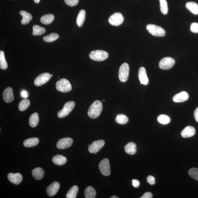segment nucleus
Returning <instances> with one entry per match:
<instances>
[{"label":"nucleus","mask_w":198,"mask_h":198,"mask_svg":"<svg viewBox=\"0 0 198 198\" xmlns=\"http://www.w3.org/2000/svg\"><path fill=\"white\" fill-rule=\"evenodd\" d=\"M66 5L70 6H74L78 5L79 0H64Z\"/></svg>","instance_id":"38"},{"label":"nucleus","mask_w":198,"mask_h":198,"mask_svg":"<svg viewBox=\"0 0 198 198\" xmlns=\"http://www.w3.org/2000/svg\"><path fill=\"white\" fill-rule=\"evenodd\" d=\"M39 122L38 114L36 112L32 114L29 118V124L30 126L32 128H34L37 126Z\"/></svg>","instance_id":"24"},{"label":"nucleus","mask_w":198,"mask_h":198,"mask_svg":"<svg viewBox=\"0 0 198 198\" xmlns=\"http://www.w3.org/2000/svg\"><path fill=\"white\" fill-rule=\"evenodd\" d=\"M158 121L161 124H166L170 122V118L168 116L165 115H161L158 117Z\"/></svg>","instance_id":"35"},{"label":"nucleus","mask_w":198,"mask_h":198,"mask_svg":"<svg viewBox=\"0 0 198 198\" xmlns=\"http://www.w3.org/2000/svg\"><path fill=\"white\" fill-rule=\"evenodd\" d=\"M85 195L86 198H95L96 196V192L93 187L89 186L86 188Z\"/></svg>","instance_id":"27"},{"label":"nucleus","mask_w":198,"mask_h":198,"mask_svg":"<svg viewBox=\"0 0 198 198\" xmlns=\"http://www.w3.org/2000/svg\"><path fill=\"white\" fill-rule=\"evenodd\" d=\"M46 32V29L38 25H35L33 27L32 34L34 36H39L44 34Z\"/></svg>","instance_id":"30"},{"label":"nucleus","mask_w":198,"mask_h":198,"mask_svg":"<svg viewBox=\"0 0 198 198\" xmlns=\"http://www.w3.org/2000/svg\"><path fill=\"white\" fill-rule=\"evenodd\" d=\"M160 11L163 15L167 14L168 12V7L167 2L166 0H159Z\"/></svg>","instance_id":"36"},{"label":"nucleus","mask_w":198,"mask_h":198,"mask_svg":"<svg viewBox=\"0 0 198 198\" xmlns=\"http://www.w3.org/2000/svg\"><path fill=\"white\" fill-rule=\"evenodd\" d=\"M153 197L152 194L151 192H146L144 194L141 198H152Z\"/></svg>","instance_id":"42"},{"label":"nucleus","mask_w":198,"mask_h":198,"mask_svg":"<svg viewBox=\"0 0 198 198\" xmlns=\"http://www.w3.org/2000/svg\"><path fill=\"white\" fill-rule=\"evenodd\" d=\"M51 78V75L48 73H44L40 74L37 77L34 81L35 86H40L45 84L49 81Z\"/></svg>","instance_id":"12"},{"label":"nucleus","mask_w":198,"mask_h":198,"mask_svg":"<svg viewBox=\"0 0 198 198\" xmlns=\"http://www.w3.org/2000/svg\"><path fill=\"white\" fill-rule=\"evenodd\" d=\"M30 102L29 99H25L22 100L19 105V109L20 111H23L28 108L29 105H30Z\"/></svg>","instance_id":"33"},{"label":"nucleus","mask_w":198,"mask_h":198,"mask_svg":"<svg viewBox=\"0 0 198 198\" xmlns=\"http://www.w3.org/2000/svg\"><path fill=\"white\" fill-rule=\"evenodd\" d=\"M138 76L141 84L144 85H148L149 83V79L145 68L141 67L139 69Z\"/></svg>","instance_id":"16"},{"label":"nucleus","mask_w":198,"mask_h":198,"mask_svg":"<svg viewBox=\"0 0 198 198\" xmlns=\"http://www.w3.org/2000/svg\"><path fill=\"white\" fill-rule=\"evenodd\" d=\"M54 16L52 14H47L43 15L40 19L41 22L44 24L48 25L53 21Z\"/></svg>","instance_id":"29"},{"label":"nucleus","mask_w":198,"mask_h":198,"mask_svg":"<svg viewBox=\"0 0 198 198\" xmlns=\"http://www.w3.org/2000/svg\"><path fill=\"white\" fill-rule=\"evenodd\" d=\"M100 171L103 175L109 176L111 174V167L108 159L105 158L101 161L99 166Z\"/></svg>","instance_id":"7"},{"label":"nucleus","mask_w":198,"mask_h":198,"mask_svg":"<svg viewBox=\"0 0 198 198\" xmlns=\"http://www.w3.org/2000/svg\"><path fill=\"white\" fill-rule=\"evenodd\" d=\"M132 184L133 187L135 188H138L140 185V182L137 179H133Z\"/></svg>","instance_id":"41"},{"label":"nucleus","mask_w":198,"mask_h":198,"mask_svg":"<svg viewBox=\"0 0 198 198\" xmlns=\"http://www.w3.org/2000/svg\"><path fill=\"white\" fill-rule=\"evenodd\" d=\"M79 191V187L77 186H73L69 190L66 195V198H76Z\"/></svg>","instance_id":"28"},{"label":"nucleus","mask_w":198,"mask_h":198,"mask_svg":"<svg viewBox=\"0 0 198 198\" xmlns=\"http://www.w3.org/2000/svg\"><path fill=\"white\" fill-rule=\"evenodd\" d=\"M105 142L103 140H99L93 142L91 145H89V152L91 154H97L104 145Z\"/></svg>","instance_id":"10"},{"label":"nucleus","mask_w":198,"mask_h":198,"mask_svg":"<svg viewBox=\"0 0 198 198\" xmlns=\"http://www.w3.org/2000/svg\"><path fill=\"white\" fill-rule=\"evenodd\" d=\"M147 180L148 183L150 184V185H153L155 183V179L153 176H148L147 178Z\"/></svg>","instance_id":"40"},{"label":"nucleus","mask_w":198,"mask_h":198,"mask_svg":"<svg viewBox=\"0 0 198 198\" xmlns=\"http://www.w3.org/2000/svg\"><path fill=\"white\" fill-rule=\"evenodd\" d=\"M40 141L39 139L37 138H32L25 140L23 142V145L26 147H32L37 145Z\"/></svg>","instance_id":"23"},{"label":"nucleus","mask_w":198,"mask_h":198,"mask_svg":"<svg viewBox=\"0 0 198 198\" xmlns=\"http://www.w3.org/2000/svg\"><path fill=\"white\" fill-rule=\"evenodd\" d=\"M52 161L57 165L62 166L66 163L67 160L65 157L58 154L53 157Z\"/></svg>","instance_id":"19"},{"label":"nucleus","mask_w":198,"mask_h":198,"mask_svg":"<svg viewBox=\"0 0 198 198\" xmlns=\"http://www.w3.org/2000/svg\"><path fill=\"white\" fill-rule=\"evenodd\" d=\"M59 38V35L56 33H53L44 36L43 38V40L45 42H52L57 40Z\"/></svg>","instance_id":"34"},{"label":"nucleus","mask_w":198,"mask_h":198,"mask_svg":"<svg viewBox=\"0 0 198 198\" xmlns=\"http://www.w3.org/2000/svg\"><path fill=\"white\" fill-rule=\"evenodd\" d=\"M124 149L125 152L129 154L134 155L137 152L136 145L133 142L128 143L125 146Z\"/></svg>","instance_id":"21"},{"label":"nucleus","mask_w":198,"mask_h":198,"mask_svg":"<svg viewBox=\"0 0 198 198\" xmlns=\"http://www.w3.org/2000/svg\"><path fill=\"white\" fill-rule=\"evenodd\" d=\"M190 29L191 32L194 33H198V23H192Z\"/></svg>","instance_id":"39"},{"label":"nucleus","mask_w":198,"mask_h":198,"mask_svg":"<svg viewBox=\"0 0 198 198\" xmlns=\"http://www.w3.org/2000/svg\"><path fill=\"white\" fill-rule=\"evenodd\" d=\"M195 133V129L193 127L187 126L182 131L181 135L184 138H189L193 136Z\"/></svg>","instance_id":"18"},{"label":"nucleus","mask_w":198,"mask_h":198,"mask_svg":"<svg viewBox=\"0 0 198 198\" xmlns=\"http://www.w3.org/2000/svg\"><path fill=\"white\" fill-rule=\"evenodd\" d=\"M115 120L118 124L123 125L128 122V119L126 115L120 114L117 115Z\"/></svg>","instance_id":"32"},{"label":"nucleus","mask_w":198,"mask_h":198,"mask_svg":"<svg viewBox=\"0 0 198 198\" xmlns=\"http://www.w3.org/2000/svg\"><path fill=\"white\" fill-rule=\"evenodd\" d=\"M21 97L24 99H27L28 97V94L27 91H21Z\"/></svg>","instance_id":"43"},{"label":"nucleus","mask_w":198,"mask_h":198,"mask_svg":"<svg viewBox=\"0 0 198 198\" xmlns=\"http://www.w3.org/2000/svg\"><path fill=\"white\" fill-rule=\"evenodd\" d=\"M8 179L11 183L15 185H19L22 181L23 176L20 173H10L8 174Z\"/></svg>","instance_id":"15"},{"label":"nucleus","mask_w":198,"mask_h":198,"mask_svg":"<svg viewBox=\"0 0 198 198\" xmlns=\"http://www.w3.org/2000/svg\"><path fill=\"white\" fill-rule=\"evenodd\" d=\"M32 175L35 179H42L44 175V171L42 168L37 167L32 170Z\"/></svg>","instance_id":"20"},{"label":"nucleus","mask_w":198,"mask_h":198,"mask_svg":"<svg viewBox=\"0 0 198 198\" xmlns=\"http://www.w3.org/2000/svg\"><path fill=\"white\" fill-rule=\"evenodd\" d=\"M129 73V66L128 64L124 63L120 66L119 71V78L121 82H125L128 80Z\"/></svg>","instance_id":"6"},{"label":"nucleus","mask_w":198,"mask_h":198,"mask_svg":"<svg viewBox=\"0 0 198 198\" xmlns=\"http://www.w3.org/2000/svg\"><path fill=\"white\" fill-rule=\"evenodd\" d=\"M34 1L35 3H38L40 2V0H34Z\"/></svg>","instance_id":"45"},{"label":"nucleus","mask_w":198,"mask_h":198,"mask_svg":"<svg viewBox=\"0 0 198 198\" xmlns=\"http://www.w3.org/2000/svg\"><path fill=\"white\" fill-rule=\"evenodd\" d=\"M86 15V13L85 10H81L80 11L76 19V23L78 27H81L83 25L85 20Z\"/></svg>","instance_id":"25"},{"label":"nucleus","mask_w":198,"mask_h":198,"mask_svg":"<svg viewBox=\"0 0 198 198\" xmlns=\"http://www.w3.org/2000/svg\"><path fill=\"white\" fill-rule=\"evenodd\" d=\"M124 21V17L121 13H116L109 17V22L113 26H117L120 25Z\"/></svg>","instance_id":"9"},{"label":"nucleus","mask_w":198,"mask_h":198,"mask_svg":"<svg viewBox=\"0 0 198 198\" xmlns=\"http://www.w3.org/2000/svg\"><path fill=\"white\" fill-rule=\"evenodd\" d=\"M73 140L70 138H65L61 139L57 144V147L60 150H65L70 148L72 145Z\"/></svg>","instance_id":"11"},{"label":"nucleus","mask_w":198,"mask_h":198,"mask_svg":"<svg viewBox=\"0 0 198 198\" xmlns=\"http://www.w3.org/2000/svg\"><path fill=\"white\" fill-rule=\"evenodd\" d=\"M108 56V53L107 52L101 50L92 51L89 55L91 59L98 61H103L107 59Z\"/></svg>","instance_id":"4"},{"label":"nucleus","mask_w":198,"mask_h":198,"mask_svg":"<svg viewBox=\"0 0 198 198\" xmlns=\"http://www.w3.org/2000/svg\"><path fill=\"white\" fill-rule=\"evenodd\" d=\"M56 89L58 91L66 93L71 91L72 87L70 82L67 79L62 78L58 80L56 84Z\"/></svg>","instance_id":"2"},{"label":"nucleus","mask_w":198,"mask_h":198,"mask_svg":"<svg viewBox=\"0 0 198 198\" xmlns=\"http://www.w3.org/2000/svg\"><path fill=\"white\" fill-rule=\"evenodd\" d=\"M146 29L149 32L154 36L162 37L166 35V31L162 27L154 24H148Z\"/></svg>","instance_id":"3"},{"label":"nucleus","mask_w":198,"mask_h":198,"mask_svg":"<svg viewBox=\"0 0 198 198\" xmlns=\"http://www.w3.org/2000/svg\"><path fill=\"white\" fill-rule=\"evenodd\" d=\"M60 187L58 182H54L51 184L46 189L47 194L48 196L52 197L57 193Z\"/></svg>","instance_id":"13"},{"label":"nucleus","mask_w":198,"mask_h":198,"mask_svg":"<svg viewBox=\"0 0 198 198\" xmlns=\"http://www.w3.org/2000/svg\"><path fill=\"white\" fill-rule=\"evenodd\" d=\"M75 106V103L74 101H70L66 103L63 109L58 112L57 115L59 118H64L67 116L73 110Z\"/></svg>","instance_id":"5"},{"label":"nucleus","mask_w":198,"mask_h":198,"mask_svg":"<svg viewBox=\"0 0 198 198\" xmlns=\"http://www.w3.org/2000/svg\"><path fill=\"white\" fill-rule=\"evenodd\" d=\"M103 104L100 101H95L90 106L88 111V115L92 119H96L100 115L103 110Z\"/></svg>","instance_id":"1"},{"label":"nucleus","mask_w":198,"mask_h":198,"mask_svg":"<svg viewBox=\"0 0 198 198\" xmlns=\"http://www.w3.org/2000/svg\"><path fill=\"white\" fill-rule=\"evenodd\" d=\"M175 64V61L173 58L166 57L160 61L159 66L162 70H168L171 68Z\"/></svg>","instance_id":"8"},{"label":"nucleus","mask_w":198,"mask_h":198,"mask_svg":"<svg viewBox=\"0 0 198 198\" xmlns=\"http://www.w3.org/2000/svg\"><path fill=\"white\" fill-rule=\"evenodd\" d=\"M103 101H105V100H103Z\"/></svg>","instance_id":"48"},{"label":"nucleus","mask_w":198,"mask_h":198,"mask_svg":"<svg viewBox=\"0 0 198 198\" xmlns=\"http://www.w3.org/2000/svg\"><path fill=\"white\" fill-rule=\"evenodd\" d=\"M4 100L6 103H9L14 99L13 89L11 87H8L4 91L3 94Z\"/></svg>","instance_id":"14"},{"label":"nucleus","mask_w":198,"mask_h":198,"mask_svg":"<svg viewBox=\"0 0 198 198\" xmlns=\"http://www.w3.org/2000/svg\"><path fill=\"white\" fill-rule=\"evenodd\" d=\"M187 8L191 12L194 14H198V5L195 2H188L186 4Z\"/></svg>","instance_id":"26"},{"label":"nucleus","mask_w":198,"mask_h":198,"mask_svg":"<svg viewBox=\"0 0 198 198\" xmlns=\"http://www.w3.org/2000/svg\"><path fill=\"white\" fill-rule=\"evenodd\" d=\"M20 15L23 17L21 23L23 25L28 24L32 19V15L26 11H20Z\"/></svg>","instance_id":"22"},{"label":"nucleus","mask_w":198,"mask_h":198,"mask_svg":"<svg viewBox=\"0 0 198 198\" xmlns=\"http://www.w3.org/2000/svg\"><path fill=\"white\" fill-rule=\"evenodd\" d=\"M188 174L191 177L198 181V168H191L188 171Z\"/></svg>","instance_id":"37"},{"label":"nucleus","mask_w":198,"mask_h":198,"mask_svg":"<svg viewBox=\"0 0 198 198\" xmlns=\"http://www.w3.org/2000/svg\"><path fill=\"white\" fill-rule=\"evenodd\" d=\"M53 74H52V75H51V77H53Z\"/></svg>","instance_id":"47"},{"label":"nucleus","mask_w":198,"mask_h":198,"mask_svg":"<svg viewBox=\"0 0 198 198\" xmlns=\"http://www.w3.org/2000/svg\"><path fill=\"white\" fill-rule=\"evenodd\" d=\"M188 99L189 95L187 92L182 91L174 95L172 99L175 103H182L187 101Z\"/></svg>","instance_id":"17"},{"label":"nucleus","mask_w":198,"mask_h":198,"mask_svg":"<svg viewBox=\"0 0 198 198\" xmlns=\"http://www.w3.org/2000/svg\"><path fill=\"white\" fill-rule=\"evenodd\" d=\"M194 115L196 121L198 122V107L196 109L194 112Z\"/></svg>","instance_id":"44"},{"label":"nucleus","mask_w":198,"mask_h":198,"mask_svg":"<svg viewBox=\"0 0 198 198\" xmlns=\"http://www.w3.org/2000/svg\"><path fill=\"white\" fill-rule=\"evenodd\" d=\"M111 198H118V197H117V196H112L111 197Z\"/></svg>","instance_id":"46"},{"label":"nucleus","mask_w":198,"mask_h":198,"mask_svg":"<svg viewBox=\"0 0 198 198\" xmlns=\"http://www.w3.org/2000/svg\"><path fill=\"white\" fill-rule=\"evenodd\" d=\"M8 68V64L6 60L4 52L3 51H0V68L2 70H5Z\"/></svg>","instance_id":"31"}]
</instances>
